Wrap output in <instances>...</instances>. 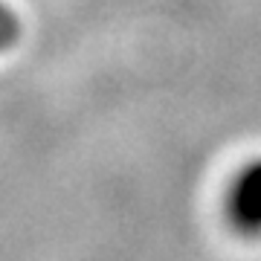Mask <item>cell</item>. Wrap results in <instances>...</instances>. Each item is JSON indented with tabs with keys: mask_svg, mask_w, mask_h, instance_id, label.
Instances as JSON below:
<instances>
[{
	"mask_svg": "<svg viewBox=\"0 0 261 261\" xmlns=\"http://www.w3.org/2000/svg\"><path fill=\"white\" fill-rule=\"evenodd\" d=\"M226 218L241 235H261V160L238 171L226 192Z\"/></svg>",
	"mask_w": 261,
	"mask_h": 261,
	"instance_id": "obj_1",
	"label": "cell"
},
{
	"mask_svg": "<svg viewBox=\"0 0 261 261\" xmlns=\"http://www.w3.org/2000/svg\"><path fill=\"white\" fill-rule=\"evenodd\" d=\"M20 38V18L6 0H0V53H6Z\"/></svg>",
	"mask_w": 261,
	"mask_h": 261,
	"instance_id": "obj_2",
	"label": "cell"
}]
</instances>
